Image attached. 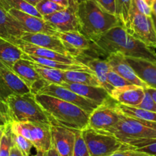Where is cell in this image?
Masks as SVG:
<instances>
[{
	"mask_svg": "<svg viewBox=\"0 0 156 156\" xmlns=\"http://www.w3.org/2000/svg\"><path fill=\"white\" fill-rule=\"evenodd\" d=\"M5 102L11 122H40L51 124L49 117L32 93L12 94L6 98Z\"/></svg>",
	"mask_w": 156,
	"mask_h": 156,
	"instance_id": "obj_4",
	"label": "cell"
},
{
	"mask_svg": "<svg viewBox=\"0 0 156 156\" xmlns=\"http://www.w3.org/2000/svg\"><path fill=\"white\" fill-rule=\"evenodd\" d=\"M37 94H46L66 101L82 108L83 111L89 114H91L99 106L98 104L96 102L85 98L69 88L54 84H48L44 86V88H41Z\"/></svg>",
	"mask_w": 156,
	"mask_h": 156,
	"instance_id": "obj_11",
	"label": "cell"
},
{
	"mask_svg": "<svg viewBox=\"0 0 156 156\" xmlns=\"http://www.w3.org/2000/svg\"><path fill=\"white\" fill-rule=\"evenodd\" d=\"M24 1L27 2H28V3H30V4H31L32 5L36 6L37 5L38 3H39L41 1V0H24Z\"/></svg>",
	"mask_w": 156,
	"mask_h": 156,
	"instance_id": "obj_46",
	"label": "cell"
},
{
	"mask_svg": "<svg viewBox=\"0 0 156 156\" xmlns=\"http://www.w3.org/2000/svg\"><path fill=\"white\" fill-rule=\"evenodd\" d=\"M50 84L49 82H47V81L44 80V79H37V81H35L33 84L30 86V93H32L33 94L36 95L39 93V91H41V88H44V86H46L47 85Z\"/></svg>",
	"mask_w": 156,
	"mask_h": 156,
	"instance_id": "obj_41",
	"label": "cell"
},
{
	"mask_svg": "<svg viewBox=\"0 0 156 156\" xmlns=\"http://www.w3.org/2000/svg\"><path fill=\"white\" fill-rule=\"evenodd\" d=\"M79 4V0H69V5L64 10L46 15L43 18L57 32H80Z\"/></svg>",
	"mask_w": 156,
	"mask_h": 156,
	"instance_id": "obj_9",
	"label": "cell"
},
{
	"mask_svg": "<svg viewBox=\"0 0 156 156\" xmlns=\"http://www.w3.org/2000/svg\"><path fill=\"white\" fill-rule=\"evenodd\" d=\"M95 1L107 12L115 15V0H95Z\"/></svg>",
	"mask_w": 156,
	"mask_h": 156,
	"instance_id": "obj_39",
	"label": "cell"
},
{
	"mask_svg": "<svg viewBox=\"0 0 156 156\" xmlns=\"http://www.w3.org/2000/svg\"><path fill=\"white\" fill-rule=\"evenodd\" d=\"M44 156H61V155L56 150V148L53 146L50 149L44 152Z\"/></svg>",
	"mask_w": 156,
	"mask_h": 156,
	"instance_id": "obj_42",
	"label": "cell"
},
{
	"mask_svg": "<svg viewBox=\"0 0 156 156\" xmlns=\"http://www.w3.org/2000/svg\"><path fill=\"white\" fill-rule=\"evenodd\" d=\"M1 5L7 11L10 9H15L38 18H43L35 6L24 0H1Z\"/></svg>",
	"mask_w": 156,
	"mask_h": 156,
	"instance_id": "obj_29",
	"label": "cell"
},
{
	"mask_svg": "<svg viewBox=\"0 0 156 156\" xmlns=\"http://www.w3.org/2000/svg\"><path fill=\"white\" fill-rule=\"evenodd\" d=\"M107 59L111 69L120 75L131 84L140 85L145 88H148L147 85L137 76L135 70L129 65L124 55L120 53H111L107 56Z\"/></svg>",
	"mask_w": 156,
	"mask_h": 156,
	"instance_id": "obj_16",
	"label": "cell"
},
{
	"mask_svg": "<svg viewBox=\"0 0 156 156\" xmlns=\"http://www.w3.org/2000/svg\"><path fill=\"white\" fill-rule=\"evenodd\" d=\"M146 90L140 85H130L114 88L111 96L116 102L131 107H137L143 101Z\"/></svg>",
	"mask_w": 156,
	"mask_h": 156,
	"instance_id": "obj_18",
	"label": "cell"
},
{
	"mask_svg": "<svg viewBox=\"0 0 156 156\" xmlns=\"http://www.w3.org/2000/svg\"><path fill=\"white\" fill-rule=\"evenodd\" d=\"M50 1L54 2L63 6L64 8H67L69 5V0H50Z\"/></svg>",
	"mask_w": 156,
	"mask_h": 156,
	"instance_id": "obj_44",
	"label": "cell"
},
{
	"mask_svg": "<svg viewBox=\"0 0 156 156\" xmlns=\"http://www.w3.org/2000/svg\"><path fill=\"white\" fill-rule=\"evenodd\" d=\"M56 35L60 38L70 54L74 57L76 58L86 51L94 50L98 52L94 42L86 37L81 32H58Z\"/></svg>",
	"mask_w": 156,
	"mask_h": 156,
	"instance_id": "obj_12",
	"label": "cell"
},
{
	"mask_svg": "<svg viewBox=\"0 0 156 156\" xmlns=\"http://www.w3.org/2000/svg\"><path fill=\"white\" fill-rule=\"evenodd\" d=\"M92 41L97 51L106 56L120 53L125 56L156 62L155 50L129 34L122 25L113 27Z\"/></svg>",
	"mask_w": 156,
	"mask_h": 156,
	"instance_id": "obj_1",
	"label": "cell"
},
{
	"mask_svg": "<svg viewBox=\"0 0 156 156\" xmlns=\"http://www.w3.org/2000/svg\"><path fill=\"white\" fill-rule=\"evenodd\" d=\"M21 40L38 47L59 52L62 54L72 56L57 35H52L44 33L24 32L21 36Z\"/></svg>",
	"mask_w": 156,
	"mask_h": 156,
	"instance_id": "obj_17",
	"label": "cell"
},
{
	"mask_svg": "<svg viewBox=\"0 0 156 156\" xmlns=\"http://www.w3.org/2000/svg\"><path fill=\"white\" fill-rule=\"evenodd\" d=\"M76 59L79 62L87 66L95 74L98 80L100 81L101 86L105 88L111 94L114 88L111 87L107 81L108 73L111 70V66H110L107 58L106 59H100V58L94 57L91 55L82 53L80 56H77Z\"/></svg>",
	"mask_w": 156,
	"mask_h": 156,
	"instance_id": "obj_19",
	"label": "cell"
},
{
	"mask_svg": "<svg viewBox=\"0 0 156 156\" xmlns=\"http://www.w3.org/2000/svg\"><path fill=\"white\" fill-rule=\"evenodd\" d=\"M146 89L147 90L149 93H150V94L152 95V97L153 98V99L155 101V102H156V89H155V88H146Z\"/></svg>",
	"mask_w": 156,
	"mask_h": 156,
	"instance_id": "obj_45",
	"label": "cell"
},
{
	"mask_svg": "<svg viewBox=\"0 0 156 156\" xmlns=\"http://www.w3.org/2000/svg\"><path fill=\"white\" fill-rule=\"evenodd\" d=\"M35 98L49 117L51 124L80 130L88 126L90 114L76 105L46 94H36Z\"/></svg>",
	"mask_w": 156,
	"mask_h": 156,
	"instance_id": "obj_2",
	"label": "cell"
},
{
	"mask_svg": "<svg viewBox=\"0 0 156 156\" xmlns=\"http://www.w3.org/2000/svg\"><path fill=\"white\" fill-rule=\"evenodd\" d=\"M12 70L30 88V85L41 79L36 71L32 61L26 59H21L17 61L12 66Z\"/></svg>",
	"mask_w": 156,
	"mask_h": 156,
	"instance_id": "obj_23",
	"label": "cell"
},
{
	"mask_svg": "<svg viewBox=\"0 0 156 156\" xmlns=\"http://www.w3.org/2000/svg\"><path fill=\"white\" fill-rule=\"evenodd\" d=\"M80 32L94 41L117 26L121 25L115 15L109 13L95 0L79 1L78 9Z\"/></svg>",
	"mask_w": 156,
	"mask_h": 156,
	"instance_id": "obj_3",
	"label": "cell"
},
{
	"mask_svg": "<svg viewBox=\"0 0 156 156\" xmlns=\"http://www.w3.org/2000/svg\"><path fill=\"white\" fill-rule=\"evenodd\" d=\"M14 145L10 123L6 125L4 133L0 139V156H9Z\"/></svg>",
	"mask_w": 156,
	"mask_h": 156,
	"instance_id": "obj_32",
	"label": "cell"
},
{
	"mask_svg": "<svg viewBox=\"0 0 156 156\" xmlns=\"http://www.w3.org/2000/svg\"><path fill=\"white\" fill-rule=\"evenodd\" d=\"M33 63L40 76L50 84L62 85L66 82L64 79V70L50 68L34 62Z\"/></svg>",
	"mask_w": 156,
	"mask_h": 156,
	"instance_id": "obj_27",
	"label": "cell"
},
{
	"mask_svg": "<svg viewBox=\"0 0 156 156\" xmlns=\"http://www.w3.org/2000/svg\"><path fill=\"white\" fill-rule=\"evenodd\" d=\"M122 142L129 145L131 149H136L149 155L156 156V138L130 139L123 140Z\"/></svg>",
	"mask_w": 156,
	"mask_h": 156,
	"instance_id": "obj_28",
	"label": "cell"
},
{
	"mask_svg": "<svg viewBox=\"0 0 156 156\" xmlns=\"http://www.w3.org/2000/svg\"><path fill=\"white\" fill-rule=\"evenodd\" d=\"M152 21H153L154 27H155V30L156 32V15L153 13V12H152Z\"/></svg>",
	"mask_w": 156,
	"mask_h": 156,
	"instance_id": "obj_48",
	"label": "cell"
},
{
	"mask_svg": "<svg viewBox=\"0 0 156 156\" xmlns=\"http://www.w3.org/2000/svg\"><path fill=\"white\" fill-rule=\"evenodd\" d=\"M133 0H115V15L123 27L127 26L129 21Z\"/></svg>",
	"mask_w": 156,
	"mask_h": 156,
	"instance_id": "obj_30",
	"label": "cell"
},
{
	"mask_svg": "<svg viewBox=\"0 0 156 156\" xmlns=\"http://www.w3.org/2000/svg\"><path fill=\"white\" fill-rule=\"evenodd\" d=\"M9 156H24L21 150L15 146V144L12 146V149L10 151V155Z\"/></svg>",
	"mask_w": 156,
	"mask_h": 156,
	"instance_id": "obj_43",
	"label": "cell"
},
{
	"mask_svg": "<svg viewBox=\"0 0 156 156\" xmlns=\"http://www.w3.org/2000/svg\"><path fill=\"white\" fill-rule=\"evenodd\" d=\"M107 81H108V84L114 88L125 86V85H128L131 84L126 79L122 77L120 75H119L116 72L113 71L112 69L108 73V77H107Z\"/></svg>",
	"mask_w": 156,
	"mask_h": 156,
	"instance_id": "obj_35",
	"label": "cell"
},
{
	"mask_svg": "<svg viewBox=\"0 0 156 156\" xmlns=\"http://www.w3.org/2000/svg\"><path fill=\"white\" fill-rule=\"evenodd\" d=\"M126 31L152 48H156V32L152 16H146L131 8Z\"/></svg>",
	"mask_w": 156,
	"mask_h": 156,
	"instance_id": "obj_8",
	"label": "cell"
},
{
	"mask_svg": "<svg viewBox=\"0 0 156 156\" xmlns=\"http://www.w3.org/2000/svg\"><path fill=\"white\" fill-rule=\"evenodd\" d=\"M152 12L156 15V0H154L153 3L152 5Z\"/></svg>",
	"mask_w": 156,
	"mask_h": 156,
	"instance_id": "obj_49",
	"label": "cell"
},
{
	"mask_svg": "<svg viewBox=\"0 0 156 156\" xmlns=\"http://www.w3.org/2000/svg\"><path fill=\"white\" fill-rule=\"evenodd\" d=\"M0 99H1V100H2V98H1V97H0ZM2 101H3V100H2Z\"/></svg>",
	"mask_w": 156,
	"mask_h": 156,
	"instance_id": "obj_53",
	"label": "cell"
},
{
	"mask_svg": "<svg viewBox=\"0 0 156 156\" xmlns=\"http://www.w3.org/2000/svg\"><path fill=\"white\" fill-rule=\"evenodd\" d=\"M82 133L91 156H110L118 151L131 149L129 145L123 143L112 134L94 130L89 127L83 129Z\"/></svg>",
	"mask_w": 156,
	"mask_h": 156,
	"instance_id": "obj_7",
	"label": "cell"
},
{
	"mask_svg": "<svg viewBox=\"0 0 156 156\" xmlns=\"http://www.w3.org/2000/svg\"><path fill=\"white\" fill-rule=\"evenodd\" d=\"M146 90V93H145L144 98H143V101L141 103L137 106V108H142V109L147 110V111H152V112H156V102L154 100L153 98L150 94V93Z\"/></svg>",
	"mask_w": 156,
	"mask_h": 156,
	"instance_id": "obj_37",
	"label": "cell"
},
{
	"mask_svg": "<svg viewBox=\"0 0 156 156\" xmlns=\"http://www.w3.org/2000/svg\"><path fill=\"white\" fill-rule=\"evenodd\" d=\"M0 5H1V0H0Z\"/></svg>",
	"mask_w": 156,
	"mask_h": 156,
	"instance_id": "obj_52",
	"label": "cell"
},
{
	"mask_svg": "<svg viewBox=\"0 0 156 156\" xmlns=\"http://www.w3.org/2000/svg\"><path fill=\"white\" fill-rule=\"evenodd\" d=\"M9 12L21 24L24 32L44 33L52 35L57 34L58 32L56 31L43 18H38L15 9H10Z\"/></svg>",
	"mask_w": 156,
	"mask_h": 156,
	"instance_id": "obj_13",
	"label": "cell"
},
{
	"mask_svg": "<svg viewBox=\"0 0 156 156\" xmlns=\"http://www.w3.org/2000/svg\"><path fill=\"white\" fill-rule=\"evenodd\" d=\"M51 125L40 122H15L10 123L13 133L18 134L30 140L37 151L46 152L53 146Z\"/></svg>",
	"mask_w": 156,
	"mask_h": 156,
	"instance_id": "obj_6",
	"label": "cell"
},
{
	"mask_svg": "<svg viewBox=\"0 0 156 156\" xmlns=\"http://www.w3.org/2000/svg\"><path fill=\"white\" fill-rule=\"evenodd\" d=\"M76 139H75L73 156H91L88 146L84 139L82 130L74 129Z\"/></svg>",
	"mask_w": 156,
	"mask_h": 156,
	"instance_id": "obj_31",
	"label": "cell"
},
{
	"mask_svg": "<svg viewBox=\"0 0 156 156\" xmlns=\"http://www.w3.org/2000/svg\"><path fill=\"white\" fill-rule=\"evenodd\" d=\"M12 136L14 144L22 152L24 156H30L31 149L34 147L33 143L30 140L26 139L25 137L18 135V134L13 133L12 132Z\"/></svg>",
	"mask_w": 156,
	"mask_h": 156,
	"instance_id": "obj_34",
	"label": "cell"
},
{
	"mask_svg": "<svg viewBox=\"0 0 156 156\" xmlns=\"http://www.w3.org/2000/svg\"><path fill=\"white\" fill-rule=\"evenodd\" d=\"M5 126L6 125H0V139H1L3 133H4L5 129Z\"/></svg>",
	"mask_w": 156,
	"mask_h": 156,
	"instance_id": "obj_47",
	"label": "cell"
},
{
	"mask_svg": "<svg viewBox=\"0 0 156 156\" xmlns=\"http://www.w3.org/2000/svg\"><path fill=\"white\" fill-rule=\"evenodd\" d=\"M35 7L43 17L62 11L66 9L63 6L50 0H41Z\"/></svg>",
	"mask_w": 156,
	"mask_h": 156,
	"instance_id": "obj_33",
	"label": "cell"
},
{
	"mask_svg": "<svg viewBox=\"0 0 156 156\" xmlns=\"http://www.w3.org/2000/svg\"><path fill=\"white\" fill-rule=\"evenodd\" d=\"M37 154L34 155H30V156H44V152H40V151H37Z\"/></svg>",
	"mask_w": 156,
	"mask_h": 156,
	"instance_id": "obj_50",
	"label": "cell"
},
{
	"mask_svg": "<svg viewBox=\"0 0 156 156\" xmlns=\"http://www.w3.org/2000/svg\"><path fill=\"white\" fill-rule=\"evenodd\" d=\"M14 44L18 46L24 53H25L27 55L40 56V57L56 60L66 64H78V65L82 64V62H79L74 56H67V55L62 54L59 52L54 51V50L38 47V46L34 45L30 43L25 42L21 39L16 41Z\"/></svg>",
	"mask_w": 156,
	"mask_h": 156,
	"instance_id": "obj_15",
	"label": "cell"
},
{
	"mask_svg": "<svg viewBox=\"0 0 156 156\" xmlns=\"http://www.w3.org/2000/svg\"><path fill=\"white\" fill-rule=\"evenodd\" d=\"M114 99L99 105L89 115L88 126L97 131H105L119 123L121 114L116 109Z\"/></svg>",
	"mask_w": 156,
	"mask_h": 156,
	"instance_id": "obj_10",
	"label": "cell"
},
{
	"mask_svg": "<svg viewBox=\"0 0 156 156\" xmlns=\"http://www.w3.org/2000/svg\"><path fill=\"white\" fill-rule=\"evenodd\" d=\"M24 52L13 43L0 37V61L12 69L14 64L22 59Z\"/></svg>",
	"mask_w": 156,
	"mask_h": 156,
	"instance_id": "obj_24",
	"label": "cell"
},
{
	"mask_svg": "<svg viewBox=\"0 0 156 156\" xmlns=\"http://www.w3.org/2000/svg\"><path fill=\"white\" fill-rule=\"evenodd\" d=\"M110 156H153L148 153L140 152L136 149H126V150H120L114 152Z\"/></svg>",
	"mask_w": 156,
	"mask_h": 156,
	"instance_id": "obj_38",
	"label": "cell"
},
{
	"mask_svg": "<svg viewBox=\"0 0 156 156\" xmlns=\"http://www.w3.org/2000/svg\"><path fill=\"white\" fill-rule=\"evenodd\" d=\"M63 74L65 82L68 83L101 86L100 81L93 72L86 70H66Z\"/></svg>",
	"mask_w": 156,
	"mask_h": 156,
	"instance_id": "obj_25",
	"label": "cell"
},
{
	"mask_svg": "<svg viewBox=\"0 0 156 156\" xmlns=\"http://www.w3.org/2000/svg\"><path fill=\"white\" fill-rule=\"evenodd\" d=\"M62 86L69 88L85 98L96 102L99 105L113 99L110 93L101 86H92V85L68 83V82H65Z\"/></svg>",
	"mask_w": 156,
	"mask_h": 156,
	"instance_id": "obj_22",
	"label": "cell"
},
{
	"mask_svg": "<svg viewBox=\"0 0 156 156\" xmlns=\"http://www.w3.org/2000/svg\"><path fill=\"white\" fill-rule=\"evenodd\" d=\"M116 109L121 114L126 117L138 119V120H147V121L156 122V112L142 109L137 107H131L127 105L116 103Z\"/></svg>",
	"mask_w": 156,
	"mask_h": 156,
	"instance_id": "obj_26",
	"label": "cell"
},
{
	"mask_svg": "<svg viewBox=\"0 0 156 156\" xmlns=\"http://www.w3.org/2000/svg\"><path fill=\"white\" fill-rule=\"evenodd\" d=\"M52 143L61 156H73L75 145L74 129L51 125Z\"/></svg>",
	"mask_w": 156,
	"mask_h": 156,
	"instance_id": "obj_14",
	"label": "cell"
},
{
	"mask_svg": "<svg viewBox=\"0 0 156 156\" xmlns=\"http://www.w3.org/2000/svg\"><path fill=\"white\" fill-rule=\"evenodd\" d=\"M132 9L146 16H152V8L144 0H133Z\"/></svg>",
	"mask_w": 156,
	"mask_h": 156,
	"instance_id": "obj_36",
	"label": "cell"
},
{
	"mask_svg": "<svg viewBox=\"0 0 156 156\" xmlns=\"http://www.w3.org/2000/svg\"><path fill=\"white\" fill-rule=\"evenodd\" d=\"M144 1H146V2H147L148 4L149 5L152 6V3H153L154 0H144Z\"/></svg>",
	"mask_w": 156,
	"mask_h": 156,
	"instance_id": "obj_51",
	"label": "cell"
},
{
	"mask_svg": "<svg viewBox=\"0 0 156 156\" xmlns=\"http://www.w3.org/2000/svg\"><path fill=\"white\" fill-rule=\"evenodd\" d=\"M24 33L21 24L0 5V37L14 44Z\"/></svg>",
	"mask_w": 156,
	"mask_h": 156,
	"instance_id": "obj_20",
	"label": "cell"
},
{
	"mask_svg": "<svg viewBox=\"0 0 156 156\" xmlns=\"http://www.w3.org/2000/svg\"><path fill=\"white\" fill-rule=\"evenodd\" d=\"M126 58L137 76L147 85L148 88L156 89V62L142 58L129 56Z\"/></svg>",
	"mask_w": 156,
	"mask_h": 156,
	"instance_id": "obj_21",
	"label": "cell"
},
{
	"mask_svg": "<svg viewBox=\"0 0 156 156\" xmlns=\"http://www.w3.org/2000/svg\"><path fill=\"white\" fill-rule=\"evenodd\" d=\"M100 132L112 134L121 141L130 139L156 138V122L138 120L121 114L117 125Z\"/></svg>",
	"mask_w": 156,
	"mask_h": 156,
	"instance_id": "obj_5",
	"label": "cell"
},
{
	"mask_svg": "<svg viewBox=\"0 0 156 156\" xmlns=\"http://www.w3.org/2000/svg\"><path fill=\"white\" fill-rule=\"evenodd\" d=\"M0 117L2 119L5 124H9L11 123L7 104L1 99H0Z\"/></svg>",
	"mask_w": 156,
	"mask_h": 156,
	"instance_id": "obj_40",
	"label": "cell"
}]
</instances>
